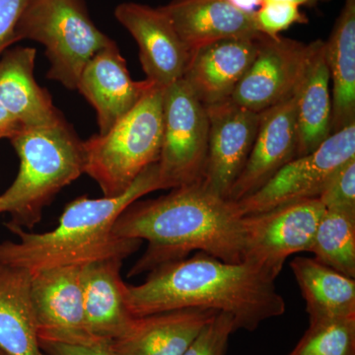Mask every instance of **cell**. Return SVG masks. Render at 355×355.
Here are the masks:
<instances>
[{
	"mask_svg": "<svg viewBox=\"0 0 355 355\" xmlns=\"http://www.w3.org/2000/svg\"><path fill=\"white\" fill-rule=\"evenodd\" d=\"M243 220L237 202L216 195L202 180L163 197L132 203L114 222V234L148 244L128 272L132 277L193 251L242 263Z\"/></svg>",
	"mask_w": 355,
	"mask_h": 355,
	"instance_id": "obj_1",
	"label": "cell"
},
{
	"mask_svg": "<svg viewBox=\"0 0 355 355\" xmlns=\"http://www.w3.org/2000/svg\"><path fill=\"white\" fill-rule=\"evenodd\" d=\"M125 296L135 318L202 308L228 313L237 330L249 331L286 309L275 280L244 261L227 263L203 252L159 266L139 286L127 284Z\"/></svg>",
	"mask_w": 355,
	"mask_h": 355,
	"instance_id": "obj_2",
	"label": "cell"
},
{
	"mask_svg": "<svg viewBox=\"0 0 355 355\" xmlns=\"http://www.w3.org/2000/svg\"><path fill=\"white\" fill-rule=\"evenodd\" d=\"M158 190L156 162L140 173L121 195L72 200L62 212L58 227L49 232H28L7 223V228L19 237V241L0 243V261L31 273L107 259L123 261L139 250L142 241L114 235V222L132 203Z\"/></svg>",
	"mask_w": 355,
	"mask_h": 355,
	"instance_id": "obj_3",
	"label": "cell"
},
{
	"mask_svg": "<svg viewBox=\"0 0 355 355\" xmlns=\"http://www.w3.org/2000/svg\"><path fill=\"white\" fill-rule=\"evenodd\" d=\"M11 140L20 169L10 188L0 196V214L12 216L11 225L32 229L58 191L84 174L83 144L65 121L25 128Z\"/></svg>",
	"mask_w": 355,
	"mask_h": 355,
	"instance_id": "obj_4",
	"label": "cell"
},
{
	"mask_svg": "<svg viewBox=\"0 0 355 355\" xmlns=\"http://www.w3.org/2000/svg\"><path fill=\"white\" fill-rule=\"evenodd\" d=\"M164 89L151 86L109 132L83 142L84 173L99 184L104 197L125 193L140 173L158 162L164 123Z\"/></svg>",
	"mask_w": 355,
	"mask_h": 355,
	"instance_id": "obj_5",
	"label": "cell"
},
{
	"mask_svg": "<svg viewBox=\"0 0 355 355\" xmlns=\"http://www.w3.org/2000/svg\"><path fill=\"white\" fill-rule=\"evenodd\" d=\"M18 38L46 46L51 62L49 78L77 89L86 64L114 44L96 27L83 0H30L18 23Z\"/></svg>",
	"mask_w": 355,
	"mask_h": 355,
	"instance_id": "obj_6",
	"label": "cell"
},
{
	"mask_svg": "<svg viewBox=\"0 0 355 355\" xmlns=\"http://www.w3.org/2000/svg\"><path fill=\"white\" fill-rule=\"evenodd\" d=\"M164 123L158 159L160 190L202 181L209 146V116L184 78L164 89Z\"/></svg>",
	"mask_w": 355,
	"mask_h": 355,
	"instance_id": "obj_7",
	"label": "cell"
},
{
	"mask_svg": "<svg viewBox=\"0 0 355 355\" xmlns=\"http://www.w3.org/2000/svg\"><path fill=\"white\" fill-rule=\"evenodd\" d=\"M324 211L319 198L244 216L243 261L275 280L291 254L309 252Z\"/></svg>",
	"mask_w": 355,
	"mask_h": 355,
	"instance_id": "obj_8",
	"label": "cell"
},
{
	"mask_svg": "<svg viewBox=\"0 0 355 355\" xmlns=\"http://www.w3.org/2000/svg\"><path fill=\"white\" fill-rule=\"evenodd\" d=\"M355 158V123L324 140L316 150L287 163L260 190L237 202L243 216L320 197L345 163Z\"/></svg>",
	"mask_w": 355,
	"mask_h": 355,
	"instance_id": "obj_9",
	"label": "cell"
},
{
	"mask_svg": "<svg viewBox=\"0 0 355 355\" xmlns=\"http://www.w3.org/2000/svg\"><path fill=\"white\" fill-rule=\"evenodd\" d=\"M315 42L261 35L253 64L235 88L230 100L261 113L296 94L309 64Z\"/></svg>",
	"mask_w": 355,
	"mask_h": 355,
	"instance_id": "obj_10",
	"label": "cell"
},
{
	"mask_svg": "<svg viewBox=\"0 0 355 355\" xmlns=\"http://www.w3.org/2000/svg\"><path fill=\"white\" fill-rule=\"evenodd\" d=\"M81 272L83 266H67L32 273L31 299L39 340L100 343L86 327Z\"/></svg>",
	"mask_w": 355,
	"mask_h": 355,
	"instance_id": "obj_11",
	"label": "cell"
},
{
	"mask_svg": "<svg viewBox=\"0 0 355 355\" xmlns=\"http://www.w3.org/2000/svg\"><path fill=\"white\" fill-rule=\"evenodd\" d=\"M205 108L209 130L202 182L210 191L228 200L253 148L261 113L230 99Z\"/></svg>",
	"mask_w": 355,
	"mask_h": 355,
	"instance_id": "obj_12",
	"label": "cell"
},
{
	"mask_svg": "<svg viewBox=\"0 0 355 355\" xmlns=\"http://www.w3.org/2000/svg\"><path fill=\"white\" fill-rule=\"evenodd\" d=\"M114 16L139 44L147 80L166 88L183 78L191 53L160 7L128 2L116 7Z\"/></svg>",
	"mask_w": 355,
	"mask_h": 355,
	"instance_id": "obj_13",
	"label": "cell"
},
{
	"mask_svg": "<svg viewBox=\"0 0 355 355\" xmlns=\"http://www.w3.org/2000/svg\"><path fill=\"white\" fill-rule=\"evenodd\" d=\"M297 151L295 94L261 112L253 148L228 200L237 202L253 195L297 157Z\"/></svg>",
	"mask_w": 355,
	"mask_h": 355,
	"instance_id": "obj_14",
	"label": "cell"
},
{
	"mask_svg": "<svg viewBox=\"0 0 355 355\" xmlns=\"http://www.w3.org/2000/svg\"><path fill=\"white\" fill-rule=\"evenodd\" d=\"M154 85L135 81L116 44L91 58L79 77L77 89L97 113L100 135H104L139 103Z\"/></svg>",
	"mask_w": 355,
	"mask_h": 355,
	"instance_id": "obj_15",
	"label": "cell"
},
{
	"mask_svg": "<svg viewBox=\"0 0 355 355\" xmlns=\"http://www.w3.org/2000/svg\"><path fill=\"white\" fill-rule=\"evenodd\" d=\"M261 36L219 40L191 51L183 78L205 107L230 99L253 64Z\"/></svg>",
	"mask_w": 355,
	"mask_h": 355,
	"instance_id": "obj_16",
	"label": "cell"
},
{
	"mask_svg": "<svg viewBox=\"0 0 355 355\" xmlns=\"http://www.w3.org/2000/svg\"><path fill=\"white\" fill-rule=\"evenodd\" d=\"M123 260L107 259L83 266L84 315L89 334L111 343L132 328L135 318L127 303V284L121 275Z\"/></svg>",
	"mask_w": 355,
	"mask_h": 355,
	"instance_id": "obj_17",
	"label": "cell"
},
{
	"mask_svg": "<svg viewBox=\"0 0 355 355\" xmlns=\"http://www.w3.org/2000/svg\"><path fill=\"white\" fill-rule=\"evenodd\" d=\"M217 313L187 308L135 318L130 331L110 347L116 355H183Z\"/></svg>",
	"mask_w": 355,
	"mask_h": 355,
	"instance_id": "obj_18",
	"label": "cell"
},
{
	"mask_svg": "<svg viewBox=\"0 0 355 355\" xmlns=\"http://www.w3.org/2000/svg\"><path fill=\"white\" fill-rule=\"evenodd\" d=\"M189 50L219 40L260 36L253 13L229 0H173L160 7Z\"/></svg>",
	"mask_w": 355,
	"mask_h": 355,
	"instance_id": "obj_19",
	"label": "cell"
},
{
	"mask_svg": "<svg viewBox=\"0 0 355 355\" xmlns=\"http://www.w3.org/2000/svg\"><path fill=\"white\" fill-rule=\"evenodd\" d=\"M36 50L18 49L0 62V102L25 128L51 127L64 121L50 95L34 76Z\"/></svg>",
	"mask_w": 355,
	"mask_h": 355,
	"instance_id": "obj_20",
	"label": "cell"
},
{
	"mask_svg": "<svg viewBox=\"0 0 355 355\" xmlns=\"http://www.w3.org/2000/svg\"><path fill=\"white\" fill-rule=\"evenodd\" d=\"M31 279L29 270L0 261V350L6 355H46L40 347Z\"/></svg>",
	"mask_w": 355,
	"mask_h": 355,
	"instance_id": "obj_21",
	"label": "cell"
},
{
	"mask_svg": "<svg viewBox=\"0 0 355 355\" xmlns=\"http://www.w3.org/2000/svg\"><path fill=\"white\" fill-rule=\"evenodd\" d=\"M324 42L315 41L309 64L296 92L299 156L313 153L331 135L333 103Z\"/></svg>",
	"mask_w": 355,
	"mask_h": 355,
	"instance_id": "obj_22",
	"label": "cell"
},
{
	"mask_svg": "<svg viewBox=\"0 0 355 355\" xmlns=\"http://www.w3.org/2000/svg\"><path fill=\"white\" fill-rule=\"evenodd\" d=\"M291 268L304 298L310 324L355 317L354 279L306 257H296Z\"/></svg>",
	"mask_w": 355,
	"mask_h": 355,
	"instance_id": "obj_23",
	"label": "cell"
},
{
	"mask_svg": "<svg viewBox=\"0 0 355 355\" xmlns=\"http://www.w3.org/2000/svg\"><path fill=\"white\" fill-rule=\"evenodd\" d=\"M324 55L333 83V135L355 123V0H345Z\"/></svg>",
	"mask_w": 355,
	"mask_h": 355,
	"instance_id": "obj_24",
	"label": "cell"
},
{
	"mask_svg": "<svg viewBox=\"0 0 355 355\" xmlns=\"http://www.w3.org/2000/svg\"><path fill=\"white\" fill-rule=\"evenodd\" d=\"M309 252L315 260L354 279L355 211L324 209Z\"/></svg>",
	"mask_w": 355,
	"mask_h": 355,
	"instance_id": "obj_25",
	"label": "cell"
},
{
	"mask_svg": "<svg viewBox=\"0 0 355 355\" xmlns=\"http://www.w3.org/2000/svg\"><path fill=\"white\" fill-rule=\"evenodd\" d=\"M288 355H355V317L310 324Z\"/></svg>",
	"mask_w": 355,
	"mask_h": 355,
	"instance_id": "obj_26",
	"label": "cell"
},
{
	"mask_svg": "<svg viewBox=\"0 0 355 355\" xmlns=\"http://www.w3.org/2000/svg\"><path fill=\"white\" fill-rule=\"evenodd\" d=\"M253 16L258 32L270 38H277L292 25L308 22L299 6L284 1L261 2Z\"/></svg>",
	"mask_w": 355,
	"mask_h": 355,
	"instance_id": "obj_27",
	"label": "cell"
},
{
	"mask_svg": "<svg viewBox=\"0 0 355 355\" xmlns=\"http://www.w3.org/2000/svg\"><path fill=\"white\" fill-rule=\"evenodd\" d=\"M236 331L234 318L228 313L218 312L183 355H225L229 338Z\"/></svg>",
	"mask_w": 355,
	"mask_h": 355,
	"instance_id": "obj_28",
	"label": "cell"
},
{
	"mask_svg": "<svg viewBox=\"0 0 355 355\" xmlns=\"http://www.w3.org/2000/svg\"><path fill=\"white\" fill-rule=\"evenodd\" d=\"M318 198L326 209L355 211V158L334 175Z\"/></svg>",
	"mask_w": 355,
	"mask_h": 355,
	"instance_id": "obj_29",
	"label": "cell"
},
{
	"mask_svg": "<svg viewBox=\"0 0 355 355\" xmlns=\"http://www.w3.org/2000/svg\"><path fill=\"white\" fill-rule=\"evenodd\" d=\"M30 0H0V51L19 40L18 23Z\"/></svg>",
	"mask_w": 355,
	"mask_h": 355,
	"instance_id": "obj_30",
	"label": "cell"
},
{
	"mask_svg": "<svg viewBox=\"0 0 355 355\" xmlns=\"http://www.w3.org/2000/svg\"><path fill=\"white\" fill-rule=\"evenodd\" d=\"M40 347L46 355H116L109 343H92V345H76L40 340Z\"/></svg>",
	"mask_w": 355,
	"mask_h": 355,
	"instance_id": "obj_31",
	"label": "cell"
},
{
	"mask_svg": "<svg viewBox=\"0 0 355 355\" xmlns=\"http://www.w3.org/2000/svg\"><path fill=\"white\" fill-rule=\"evenodd\" d=\"M23 130H25V128L22 123L12 114L9 113L0 102V139L9 137L12 139Z\"/></svg>",
	"mask_w": 355,
	"mask_h": 355,
	"instance_id": "obj_32",
	"label": "cell"
},
{
	"mask_svg": "<svg viewBox=\"0 0 355 355\" xmlns=\"http://www.w3.org/2000/svg\"><path fill=\"white\" fill-rule=\"evenodd\" d=\"M233 6L246 11L254 13L261 6V0H229Z\"/></svg>",
	"mask_w": 355,
	"mask_h": 355,
	"instance_id": "obj_33",
	"label": "cell"
},
{
	"mask_svg": "<svg viewBox=\"0 0 355 355\" xmlns=\"http://www.w3.org/2000/svg\"><path fill=\"white\" fill-rule=\"evenodd\" d=\"M265 1H284L289 2V3L295 4V6H314L320 1H326V0H261V2Z\"/></svg>",
	"mask_w": 355,
	"mask_h": 355,
	"instance_id": "obj_34",
	"label": "cell"
},
{
	"mask_svg": "<svg viewBox=\"0 0 355 355\" xmlns=\"http://www.w3.org/2000/svg\"><path fill=\"white\" fill-rule=\"evenodd\" d=\"M0 355H6V354H4L3 352H1V350H0Z\"/></svg>",
	"mask_w": 355,
	"mask_h": 355,
	"instance_id": "obj_35",
	"label": "cell"
}]
</instances>
